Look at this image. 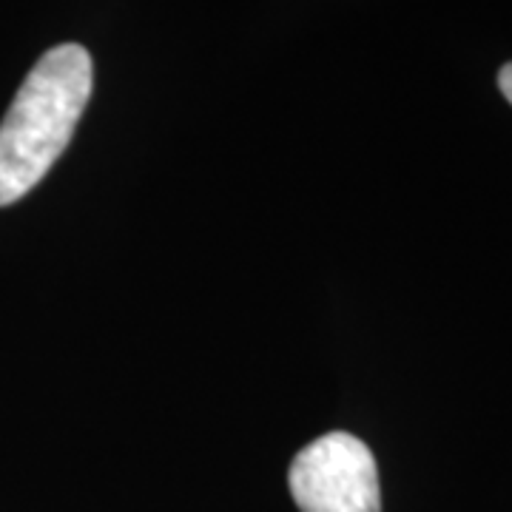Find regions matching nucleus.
<instances>
[{"mask_svg":"<svg viewBox=\"0 0 512 512\" xmlns=\"http://www.w3.org/2000/svg\"><path fill=\"white\" fill-rule=\"evenodd\" d=\"M92 55L63 43L23 80L0 123V208L26 197L66 151L92 97Z\"/></svg>","mask_w":512,"mask_h":512,"instance_id":"1","label":"nucleus"},{"mask_svg":"<svg viewBox=\"0 0 512 512\" xmlns=\"http://www.w3.org/2000/svg\"><path fill=\"white\" fill-rule=\"evenodd\" d=\"M288 484L302 512H382L376 458L350 433H328L299 450Z\"/></svg>","mask_w":512,"mask_h":512,"instance_id":"2","label":"nucleus"},{"mask_svg":"<svg viewBox=\"0 0 512 512\" xmlns=\"http://www.w3.org/2000/svg\"><path fill=\"white\" fill-rule=\"evenodd\" d=\"M498 89H501V94L512 103V63H507V66L498 72Z\"/></svg>","mask_w":512,"mask_h":512,"instance_id":"3","label":"nucleus"}]
</instances>
